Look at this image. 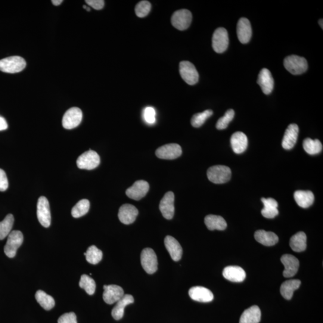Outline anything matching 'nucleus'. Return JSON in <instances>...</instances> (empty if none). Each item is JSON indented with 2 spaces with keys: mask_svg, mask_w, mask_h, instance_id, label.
<instances>
[{
  "mask_svg": "<svg viewBox=\"0 0 323 323\" xmlns=\"http://www.w3.org/2000/svg\"><path fill=\"white\" fill-rule=\"evenodd\" d=\"M24 241L23 233L20 231H14L8 235V241L5 246L4 251L9 258H14L16 256L18 248Z\"/></svg>",
  "mask_w": 323,
  "mask_h": 323,
  "instance_id": "obj_4",
  "label": "nucleus"
},
{
  "mask_svg": "<svg viewBox=\"0 0 323 323\" xmlns=\"http://www.w3.org/2000/svg\"><path fill=\"white\" fill-rule=\"evenodd\" d=\"M37 215L39 221L45 228H49L51 223V214L48 199L40 197L37 203Z\"/></svg>",
  "mask_w": 323,
  "mask_h": 323,
  "instance_id": "obj_6",
  "label": "nucleus"
},
{
  "mask_svg": "<svg viewBox=\"0 0 323 323\" xmlns=\"http://www.w3.org/2000/svg\"><path fill=\"white\" fill-rule=\"evenodd\" d=\"M9 187V182L7 176L4 170L0 169V191L4 192Z\"/></svg>",
  "mask_w": 323,
  "mask_h": 323,
  "instance_id": "obj_44",
  "label": "nucleus"
},
{
  "mask_svg": "<svg viewBox=\"0 0 323 323\" xmlns=\"http://www.w3.org/2000/svg\"><path fill=\"white\" fill-rule=\"evenodd\" d=\"M290 245L296 252H302L306 248V235L303 232H297L290 239Z\"/></svg>",
  "mask_w": 323,
  "mask_h": 323,
  "instance_id": "obj_32",
  "label": "nucleus"
},
{
  "mask_svg": "<svg viewBox=\"0 0 323 323\" xmlns=\"http://www.w3.org/2000/svg\"><path fill=\"white\" fill-rule=\"evenodd\" d=\"M319 26H320V27H321V29H323L322 20H320L319 21Z\"/></svg>",
  "mask_w": 323,
  "mask_h": 323,
  "instance_id": "obj_49",
  "label": "nucleus"
},
{
  "mask_svg": "<svg viewBox=\"0 0 323 323\" xmlns=\"http://www.w3.org/2000/svg\"><path fill=\"white\" fill-rule=\"evenodd\" d=\"M148 190V183L144 180H138L131 187L127 189L126 194L132 200L139 201L145 197Z\"/></svg>",
  "mask_w": 323,
  "mask_h": 323,
  "instance_id": "obj_14",
  "label": "nucleus"
},
{
  "mask_svg": "<svg viewBox=\"0 0 323 323\" xmlns=\"http://www.w3.org/2000/svg\"><path fill=\"white\" fill-rule=\"evenodd\" d=\"M35 297L37 302L45 310H51L55 305L54 298L42 290L37 291Z\"/></svg>",
  "mask_w": 323,
  "mask_h": 323,
  "instance_id": "obj_33",
  "label": "nucleus"
},
{
  "mask_svg": "<svg viewBox=\"0 0 323 323\" xmlns=\"http://www.w3.org/2000/svg\"><path fill=\"white\" fill-rule=\"evenodd\" d=\"M151 6L150 2L141 1L136 5L135 11L136 16L139 18H144L147 16L150 12Z\"/></svg>",
  "mask_w": 323,
  "mask_h": 323,
  "instance_id": "obj_41",
  "label": "nucleus"
},
{
  "mask_svg": "<svg viewBox=\"0 0 323 323\" xmlns=\"http://www.w3.org/2000/svg\"><path fill=\"white\" fill-rule=\"evenodd\" d=\"M254 238L260 244L265 246H273L278 242V237L275 233L259 230L254 234Z\"/></svg>",
  "mask_w": 323,
  "mask_h": 323,
  "instance_id": "obj_27",
  "label": "nucleus"
},
{
  "mask_svg": "<svg viewBox=\"0 0 323 323\" xmlns=\"http://www.w3.org/2000/svg\"><path fill=\"white\" fill-rule=\"evenodd\" d=\"M213 114L212 110H207L203 112L194 114L191 119L192 125L195 128H200Z\"/></svg>",
  "mask_w": 323,
  "mask_h": 323,
  "instance_id": "obj_39",
  "label": "nucleus"
},
{
  "mask_svg": "<svg viewBox=\"0 0 323 323\" xmlns=\"http://www.w3.org/2000/svg\"><path fill=\"white\" fill-rule=\"evenodd\" d=\"M294 198L297 204L303 209L311 206L314 202V195L308 191H297L294 192Z\"/></svg>",
  "mask_w": 323,
  "mask_h": 323,
  "instance_id": "obj_28",
  "label": "nucleus"
},
{
  "mask_svg": "<svg viewBox=\"0 0 323 323\" xmlns=\"http://www.w3.org/2000/svg\"><path fill=\"white\" fill-rule=\"evenodd\" d=\"M261 200H262L264 206L261 213L264 217L266 219H274L278 215L279 213L278 204L274 199L263 198Z\"/></svg>",
  "mask_w": 323,
  "mask_h": 323,
  "instance_id": "obj_26",
  "label": "nucleus"
},
{
  "mask_svg": "<svg viewBox=\"0 0 323 323\" xmlns=\"http://www.w3.org/2000/svg\"><path fill=\"white\" fill-rule=\"evenodd\" d=\"M303 147L306 153L310 155L317 154L322 150L321 142L317 139L306 138L303 141Z\"/></svg>",
  "mask_w": 323,
  "mask_h": 323,
  "instance_id": "obj_34",
  "label": "nucleus"
},
{
  "mask_svg": "<svg viewBox=\"0 0 323 323\" xmlns=\"http://www.w3.org/2000/svg\"><path fill=\"white\" fill-rule=\"evenodd\" d=\"M235 111L234 110L229 109L226 111L224 116L220 117L216 124V128L219 130L227 128L230 122L234 119Z\"/></svg>",
  "mask_w": 323,
  "mask_h": 323,
  "instance_id": "obj_40",
  "label": "nucleus"
},
{
  "mask_svg": "<svg viewBox=\"0 0 323 323\" xmlns=\"http://www.w3.org/2000/svg\"><path fill=\"white\" fill-rule=\"evenodd\" d=\"M53 5L55 6H60L62 3L63 2V0H52Z\"/></svg>",
  "mask_w": 323,
  "mask_h": 323,
  "instance_id": "obj_47",
  "label": "nucleus"
},
{
  "mask_svg": "<svg viewBox=\"0 0 323 323\" xmlns=\"http://www.w3.org/2000/svg\"><path fill=\"white\" fill-rule=\"evenodd\" d=\"M223 275L224 278L232 282H240L244 280L246 274L243 269L240 266H227L223 270Z\"/></svg>",
  "mask_w": 323,
  "mask_h": 323,
  "instance_id": "obj_24",
  "label": "nucleus"
},
{
  "mask_svg": "<svg viewBox=\"0 0 323 323\" xmlns=\"http://www.w3.org/2000/svg\"><path fill=\"white\" fill-rule=\"evenodd\" d=\"M261 319L259 307L254 305L245 310L241 316L240 323H259Z\"/></svg>",
  "mask_w": 323,
  "mask_h": 323,
  "instance_id": "obj_29",
  "label": "nucleus"
},
{
  "mask_svg": "<svg viewBox=\"0 0 323 323\" xmlns=\"http://www.w3.org/2000/svg\"><path fill=\"white\" fill-rule=\"evenodd\" d=\"M14 223V217L11 214L6 216L5 219L0 222V240H4L10 234Z\"/></svg>",
  "mask_w": 323,
  "mask_h": 323,
  "instance_id": "obj_35",
  "label": "nucleus"
},
{
  "mask_svg": "<svg viewBox=\"0 0 323 323\" xmlns=\"http://www.w3.org/2000/svg\"><path fill=\"white\" fill-rule=\"evenodd\" d=\"M284 65L285 69L293 75H299L307 70L306 59L297 55H290L285 58Z\"/></svg>",
  "mask_w": 323,
  "mask_h": 323,
  "instance_id": "obj_3",
  "label": "nucleus"
},
{
  "mask_svg": "<svg viewBox=\"0 0 323 323\" xmlns=\"http://www.w3.org/2000/svg\"><path fill=\"white\" fill-rule=\"evenodd\" d=\"M228 33L224 28H219L214 32L212 39L214 51L218 54L225 52L229 46Z\"/></svg>",
  "mask_w": 323,
  "mask_h": 323,
  "instance_id": "obj_8",
  "label": "nucleus"
},
{
  "mask_svg": "<svg viewBox=\"0 0 323 323\" xmlns=\"http://www.w3.org/2000/svg\"><path fill=\"white\" fill-rule=\"evenodd\" d=\"M26 65V61L23 58L14 56L0 60V71L11 74L20 73Z\"/></svg>",
  "mask_w": 323,
  "mask_h": 323,
  "instance_id": "obj_1",
  "label": "nucleus"
},
{
  "mask_svg": "<svg viewBox=\"0 0 323 323\" xmlns=\"http://www.w3.org/2000/svg\"><path fill=\"white\" fill-rule=\"evenodd\" d=\"M164 242L167 250L169 251L172 259L176 262L181 259L183 250L178 241L172 236H167Z\"/></svg>",
  "mask_w": 323,
  "mask_h": 323,
  "instance_id": "obj_22",
  "label": "nucleus"
},
{
  "mask_svg": "<svg viewBox=\"0 0 323 323\" xmlns=\"http://www.w3.org/2000/svg\"><path fill=\"white\" fill-rule=\"evenodd\" d=\"M180 73L182 79L189 85H194L198 82V72L191 62L185 61L180 63Z\"/></svg>",
  "mask_w": 323,
  "mask_h": 323,
  "instance_id": "obj_9",
  "label": "nucleus"
},
{
  "mask_svg": "<svg viewBox=\"0 0 323 323\" xmlns=\"http://www.w3.org/2000/svg\"><path fill=\"white\" fill-rule=\"evenodd\" d=\"M192 15L187 9H182L174 13L172 18L173 26L180 31L188 29L191 26Z\"/></svg>",
  "mask_w": 323,
  "mask_h": 323,
  "instance_id": "obj_10",
  "label": "nucleus"
},
{
  "mask_svg": "<svg viewBox=\"0 0 323 323\" xmlns=\"http://www.w3.org/2000/svg\"><path fill=\"white\" fill-rule=\"evenodd\" d=\"M58 323H77V316L74 312L65 313L58 319Z\"/></svg>",
  "mask_w": 323,
  "mask_h": 323,
  "instance_id": "obj_43",
  "label": "nucleus"
},
{
  "mask_svg": "<svg viewBox=\"0 0 323 323\" xmlns=\"http://www.w3.org/2000/svg\"><path fill=\"white\" fill-rule=\"evenodd\" d=\"M182 149L178 144H169L161 146L156 151V155L160 159L173 160L181 156Z\"/></svg>",
  "mask_w": 323,
  "mask_h": 323,
  "instance_id": "obj_12",
  "label": "nucleus"
},
{
  "mask_svg": "<svg viewBox=\"0 0 323 323\" xmlns=\"http://www.w3.org/2000/svg\"><path fill=\"white\" fill-rule=\"evenodd\" d=\"M281 261L284 266L283 276L285 278H290L296 274L299 267V261L296 257L291 254H284L281 257Z\"/></svg>",
  "mask_w": 323,
  "mask_h": 323,
  "instance_id": "obj_15",
  "label": "nucleus"
},
{
  "mask_svg": "<svg viewBox=\"0 0 323 323\" xmlns=\"http://www.w3.org/2000/svg\"><path fill=\"white\" fill-rule=\"evenodd\" d=\"M138 211L132 205L126 204L121 206L118 213L120 221L125 225H130L135 222Z\"/></svg>",
  "mask_w": 323,
  "mask_h": 323,
  "instance_id": "obj_17",
  "label": "nucleus"
},
{
  "mask_svg": "<svg viewBox=\"0 0 323 323\" xmlns=\"http://www.w3.org/2000/svg\"><path fill=\"white\" fill-rule=\"evenodd\" d=\"M299 127L296 124H290L287 127L282 141V146L285 150H290L296 143Z\"/></svg>",
  "mask_w": 323,
  "mask_h": 323,
  "instance_id": "obj_20",
  "label": "nucleus"
},
{
  "mask_svg": "<svg viewBox=\"0 0 323 323\" xmlns=\"http://www.w3.org/2000/svg\"><path fill=\"white\" fill-rule=\"evenodd\" d=\"M76 163L80 169L92 170L98 167L100 157L97 152L89 150L81 154Z\"/></svg>",
  "mask_w": 323,
  "mask_h": 323,
  "instance_id": "obj_5",
  "label": "nucleus"
},
{
  "mask_svg": "<svg viewBox=\"0 0 323 323\" xmlns=\"http://www.w3.org/2000/svg\"><path fill=\"white\" fill-rule=\"evenodd\" d=\"M83 8L86 9V10L88 12L91 11V9H90L88 6H83Z\"/></svg>",
  "mask_w": 323,
  "mask_h": 323,
  "instance_id": "obj_48",
  "label": "nucleus"
},
{
  "mask_svg": "<svg viewBox=\"0 0 323 323\" xmlns=\"http://www.w3.org/2000/svg\"><path fill=\"white\" fill-rule=\"evenodd\" d=\"M83 118L82 110L79 108L72 107L64 115L63 126L65 129H72L78 126Z\"/></svg>",
  "mask_w": 323,
  "mask_h": 323,
  "instance_id": "obj_11",
  "label": "nucleus"
},
{
  "mask_svg": "<svg viewBox=\"0 0 323 323\" xmlns=\"http://www.w3.org/2000/svg\"><path fill=\"white\" fill-rule=\"evenodd\" d=\"M85 256H86L87 262L93 264V265H96L102 260V252L95 245H92L87 250L86 252L85 253Z\"/></svg>",
  "mask_w": 323,
  "mask_h": 323,
  "instance_id": "obj_37",
  "label": "nucleus"
},
{
  "mask_svg": "<svg viewBox=\"0 0 323 323\" xmlns=\"http://www.w3.org/2000/svg\"><path fill=\"white\" fill-rule=\"evenodd\" d=\"M257 83L260 86L264 94H271L274 89V81L271 73L266 68H263L260 71L257 79Z\"/></svg>",
  "mask_w": 323,
  "mask_h": 323,
  "instance_id": "obj_18",
  "label": "nucleus"
},
{
  "mask_svg": "<svg viewBox=\"0 0 323 323\" xmlns=\"http://www.w3.org/2000/svg\"><path fill=\"white\" fill-rule=\"evenodd\" d=\"M144 119L148 124H154L156 122V111L153 107H146L143 113Z\"/></svg>",
  "mask_w": 323,
  "mask_h": 323,
  "instance_id": "obj_42",
  "label": "nucleus"
},
{
  "mask_svg": "<svg viewBox=\"0 0 323 323\" xmlns=\"http://www.w3.org/2000/svg\"><path fill=\"white\" fill-rule=\"evenodd\" d=\"M192 299L200 302H210L214 299V295L209 289L201 286L193 287L189 290Z\"/></svg>",
  "mask_w": 323,
  "mask_h": 323,
  "instance_id": "obj_21",
  "label": "nucleus"
},
{
  "mask_svg": "<svg viewBox=\"0 0 323 323\" xmlns=\"http://www.w3.org/2000/svg\"><path fill=\"white\" fill-rule=\"evenodd\" d=\"M301 281L299 279H291L285 281L281 284V294L285 299L290 300L293 297L294 291L299 288Z\"/></svg>",
  "mask_w": 323,
  "mask_h": 323,
  "instance_id": "obj_31",
  "label": "nucleus"
},
{
  "mask_svg": "<svg viewBox=\"0 0 323 323\" xmlns=\"http://www.w3.org/2000/svg\"><path fill=\"white\" fill-rule=\"evenodd\" d=\"M231 144L235 153H242L248 147L247 136L242 132H235L231 136Z\"/></svg>",
  "mask_w": 323,
  "mask_h": 323,
  "instance_id": "obj_23",
  "label": "nucleus"
},
{
  "mask_svg": "<svg viewBox=\"0 0 323 323\" xmlns=\"http://www.w3.org/2000/svg\"><path fill=\"white\" fill-rule=\"evenodd\" d=\"M159 209L164 218L171 220L175 215V194L172 192H169L162 199Z\"/></svg>",
  "mask_w": 323,
  "mask_h": 323,
  "instance_id": "obj_13",
  "label": "nucleus"
},
{
  "mask_svg": "<svg viewBox=\"0 0 323 323\" xmlns=\"http://www.w3.org/2000/svg\"><path fill=\"white\" fill-rule=\"evenodd\" d=\"M103 299L109 305L116 303L124 296L123 288L117 285H104Z\"/></svg>",
  "mask_w": 323,
  "mask_h": 323,
  "instance_id": "obj_16",
  "label": "nucleus"
},
{
  "mask_svg": "<svg viewBox=\"0 0 323 323\" xmlns=\"http://www.w3.org/2000/svg\"><path fill=\"white\" fill-rule=\"evenodd\" d=\"M90 208V203L88 200L84 199L80 200L76 204V206L73 208L71 210V215L74 218H79V217L85 216L88 213Z\"/></svg>",
  "mask_w": 323,
  "mask_h": 323,
  "instance_id": "obj_36",
  "label": "nucleus"
},
{
  "mask_svg": "<svg viewBox=\"0 0 323 323\" xmlns=\"http://www.w3.org/2000/svg\"><path fill=\"white\" fill-rule=\"evenodd\" d=\"M237 36L238 40L242 44H246L250 42L252 36V29L249 20L242 18L237 24Z\"/></svg>",
  "mask_w": 323,
  "mask_h": 323,
  "instance_id": "obj_19",
  "label": "nucleus"
},
{
  "mask_svg": "<svg viewBox=\"0 0 323 323\" xmlns=\"http://www.w3.org/2000/svg\"><path fill=\"white\" fill-rule=\"evenodd\" d=\"M231 175V169L225 166H213L207 171L208 179L215 184H223L229 182Z\"/></svg>",
  "mask_w": 323,
  "mask_h": 323,
  "instance_id": "obj_2",
  "label": "nucleus"
},
{
  "mask_svg": "<svg viewBox=\"0 0 323 323\" xmlns=\"http://www.w3.org/2000/svg\"><path fill=\"white\" fill-rule=\"evenodd\" d=\"M8 128L7 121L6 120L4 117L0 116V131L7 129Z\"/></svg>",
  "mask_w": 323,
  "mask_h": 323,
  "instance_id": "obj_46",
  "label": "nucleus"
},
{
  "mask_svg": "<svg viewBox=\"0 0 323 323\" xmlns=\"http://www.w3.org/2000/svg\"><path fill=\"white\" fill-rule=\"evenodd\" d=\"M141 263L142 268L148 274H154L157 270V259L156 253L150 248L142 251Z\"/></svg>",
  "mask_w": 323,
  "mask_h": 323,
  "instance_id": "obj_7",
  "label": "nucleus"
},
{
  "mask_svg": "<svg viewBox=\"0 0 323 323\" xmlns=\"http://www.w3.org/2000/svg\"><path fill=\"white\" fill-rule=\"evenodd\" d=\"M85 2L95 10H101L104 6L103 0H86Z\"/></svg>",
  "mask_w": 323,
  "mask_h": 323,
  "instance_id": "obj_45",
  "label": "nucleus"
},
{
  "mask_svg": "<svg viewBox=\"0 0 323 323\" xmlns=\"http://www.w3.org/2000/svg\"><path fill=\"white\" fill-rule=\"evenodd\" d=\"M205 224L210 231L219 230L224 231L227 228V223L222 217L220 216L208 215L205 218Z\"/></svg>",
  "mask_w": 323,
  "mask_h": 323,
  "instance_id": "obj_30",
  "label": "nucleus"
},
{
  "mask_svg": "<svg viewBox=\"0 0 323 323\" xmlns=\"http://www.w3.org/2000/svg\"><path fill=\"white\" fill-rule=\"evenodd\" d=\"M133 302H134V299L132 295L124 294V296L117 302L116 306L113 307L112 311H111V315L114 319L116 320H119L122 318L124 315V310H125V307Z\"/></svg>",
  "mask_w": 323,
  "mask_h": 323,
  "instance_id": "obj_25",
  "label": "nucleus"
},
{
  "mask_svg": "<svg viewBox=\"0 0 323 323\" xmlns=\"http://www.w3.org/2000/svg\"><path fill=\"white\" fill-rule=\"evenodd\" d=\"M79 286L85 290L89 295L94 294L96 289L95 282L91 277L87 275L81 276Z\"/></svg>",
  "mask_w": 323,
  "mask_h": 323,
  "instance_id": "obj_38",
  "label": "nucleus"
}]
</instances>
